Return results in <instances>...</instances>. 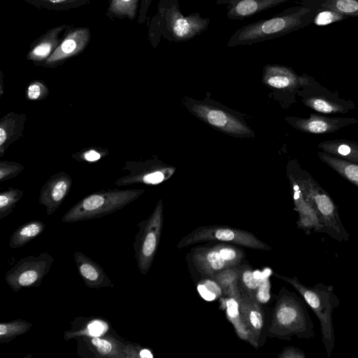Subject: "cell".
Here are the masks:
<instances>
[{
    "label": "cell",
    "instance_id": "6da1fadb",
    "mask_svg": "<svg viewBox=\"0 0 358 358\" xmlns=\"http://www.w3.org/2000/svg\"><path fill=\"white\" fill-rule=\"evenodd\" d=\"M317 9L298 5L287 8L268 19L250 22L230 36L227 46L252 45L305 28L313 22Z\"/></svg>",
    "mask_w": 358,
    "mask_h": 358
},
{
    "label": "cell",
    "instance_id": "7a4b0ae2",
    "mask_svg": "<svg viewBox=\"0 0 358 358\" xmlns=\"http://www.w3.org/2000/svg\"><path fill=\"white\" fill-rule=\"evenodd\" d=\"M210 20L198 12L184 15L178 0L157 6V11L148 25V40L153 48L158 46L161 37L169 42L180 43L193 39L208 27Z\"/></svg>",
    "mask_w": 358,
    "mask_h": 358
},
{
    "label": "cell",
    "instance_id": "3957f363",
    "mask_svg": "<svg viewBox=\"0 0 358 358\" xmlns=\"http://www.w3.org/2000/svg\"><path fill=\"white\" fill-rule=\"evenodd\" d=\"M266 335L286 341L294 336L306 339L315 336L314 324L302 297L285 287L279 290Z\"/></svg>",
    "mask_w": 358,
    "mask_h": 358
},
{
    "label": "cell",
    "instance_id": "277c9868",
    "mask_svg": "<svg viewBox=\"0 0 358 358\" xmlns=\"http://www.w3.org/2000/svg\"><path fill=\"white\" fill-rule=\"evenodd\" d=\"M273 275L291 285L313 310L320 321L322 343L329 358L335 346L332 313L340 303L334 293V287L321 282L308 287L302 284L296 275L289 278L278 273Z\"/></svg>",
    "mask_w": 358,
    "mask_h": 358
},
{
    "label": "cell",
    "instance_id": "5b68a950",
    "mask_svg": "<svg viewBox=\"0 0 358 358\" xmlns=\"http://www.w3.org/2000/svg\"><path fill=\"white\" fill-rule=\"evenodd\" d=\"M144 189H103L93 192L75 203L62 217V222L72 223L96 219L122 209L137 199Z\"/></svg>",
    "mask_w": 358,
    "mask_h": 358
},
{
    "label": "cell",
    "instance_id": "8992f818",
    "mask_svg": "<svg viewBox=\"0 0 358 358\" xmlns=\"http://www.w3.org/2000/svg\"><path fill=\"white\" fill-rule=\"evenodd\" d=\"M301 183L306 200L318 214L324 233L339 242L348 241L349 234L344 227L338 208L329 194L305 170H301Z\"/></svg>",
    "mask_w": 358,
    "mask_h": 358
},
{
    "label": "cell",
    "instance_id": "52a82bcc",
    "mask_svg": "<svg viewBox=\"0 0 358 358\" xmlns=\"http://www.w3.org/2000/svg\"><path fill=\"white\" fill-rule=\"evenodd\" d=\"M163 204L159 201L152 214L137 224L133 248L137 267L142 275L149 271L160 242L163 227Z\"/></svg>",
    "mask_w": 358,
    "mask_h": 358
},
{
    "label": "cell",
    "instance_id": "ba28073f",
    "mask_svg": "<svg viewBox=\"0 0 358 358\" xmlns=\"http://www.w3.org/2000/svg\"><path fill=\"white\" fill-rule=\"evenodd\" d=\"M301 85L298 91L302 103L308 108L322 114H345L356 108L350 99L341 96L336 92L329 90L313 77L303 73Z\"/></svg>",
    "mask_w": 358,
    "mask_h": 358
},
{
    "label": "cell",
    "instance_id": "9c48e42d",
    "mask_svg": "<svg viewBox=\"0 0 358 358\" xmlns=\"http://www.w3.org/2000/svg\"><path fill=\"white\" fill-rule=\"evenodd\" d=\"M205 241L225 242L259 250H271L268 245L249 231L222 226L199 227L184 236L176 246L180 249Z\"/></svg>",
    "mask_w": 358,
    "mask_h": 358
},
{
    "label": "cell",
    "instance_id": "30bf717a",
    "mask_svg": "<svg viewBox=\"0 0 358 358\" xmlns=\"http://www.w3.org/2000/svg\"><path fill=\"white\" fill-rule=\"evenodd\" d=\"M53 262V257L46 252L22 258L6 272L5 281L14 292L22 288L38 287Z\"/></svg>",
    "mask_w": 358,
    "mask_h": 358
},
{
    "label": "cell",
    "instance_id": "8fae6325",
    "mask_svg": "<svg viewBox=\"0 0 358 358\" xmlns=\"http://www.w3.org/2000/svg\"><path fill=\"white\" fill-rule=\"evenodd\" d=\"M77 355L83 358H124V346L127 341L115 334L99 336H81L76 338Z\"/></svg>",
    "mask_w": 358,
    "mask_h": 358
},
{
    "label": "cell",
    "instance_id": "7c38bea8",
    "mask_svg": "<svg viewBox=\"0 0 358 358\" xmlns=\"http://www.w3.org/2000/svg\"><path fill=\"white\" fill-rule=\"evenodd\" d=\"M92 32L89 27L73 25L53 52L41 64L45 68L55 69L67 60L82 53L90 44Z\"/></svg>",
    "mask_w": 358,
    "mask_h": 358
},
{
    "label": "cell",
    "instance_id": "4fadbf2b",
    "mask_svg": "<svg viewBox=\"0 0 358 358\" xmlns=\"http://www.w3.org/2000/svg\"><path fill=\"white\" fill-rule=\"evenodd\" d=\"M287 121L296 129L312 134H326L358 124L355 117H330L319 113H310L308 118L289 117Z\"/></svg>",
    "mask_w": 358,
    "mask_h": 358
},
{
    "label": "cell",
    "instance_id": "5bb4252c",
    "mask_svg": "<svg viewBox=\"0 0 358 358\" xmlns=\"http://www.w3.org/2000/svg\"><path fill=\"white\" fill-rule=\"evenodd\" d=\"M301 170L299 168L297 175L291 173L289 176L292 184L295 209L299 213L297 227L304 231L307 235L310 234L311 230L324 233V228L318 214L306 200L302 190L300 178Z\"/></svg>",
    "mask_w": 358,
    "mask_h": 358
},
{
    "label": "cell",
    "instance_id": "9a60e30c",
    "mask_svg": "<svg viewBox=\"0 0 358 358\" xmlns=\"http://www.w3.org/2000/svg\"><path fill=\"white\" fill-rule=\"evenodd\" d=\"M73 185L72 178L64 171L52 176L42 186L38 202L45 208L48 215H52L62 205Z\"/></svg>",
    "mask_w": 358,
    "mask_h": 358
},
{
    "label": "cell",
    "instance_id": "2e32d148",
    "mask_svg": "<svg viewBox=\"0 0 358 358\" xmlns=\"http://www.w3.org/2000/svg\"><path fill=\"white\" fill-rule=\"evenodd\" d=\"M73 25L62 24L48 29L30 44L26 59L35 66H41L59 45Z\"/></svg>",
    "mask_w": 358,
    "mask_h": 358
},
{
    "label": "cell",
    "instance_id": "e0dca14e",
    "mask_svg": "<svg viewBox=\"0 0 358 358\" xmlns=\"http://www.w3.org/2000/svg\"><path fill=\"white\" fill-rule=\"evenodd\" d=\"M237 301L242 319L250 334L252 345L257 348L259 345L262 332L265 326L264 311L257 299L241 288L240 296Z\"/></svg>",
    "mask_w": 358,
    "mask_h": 358
},
{
    "label": "cell",
    "instance_id": "ac0fdd59",
    "mask_svg": "<svg viewBox=\"0 0 358 358\" xmlns=\"http://www.w3.org/2000/svg\"><path fill=\"white\" fill-rule=\"evenodd\" d=\"M290 1L294 0H215V2L224 6L228 19L243 20Z\"/></svg>",
    "mask_w": 358,
    "mask_h": 358
},
{
    "label": "cell",
    "instance_id": "d6986e66",
    "mask_svg": "<svg viewBox=\"0 0 358 358\" xmlns=\"http://www.w3.org/2000/svg\"><path fill=\"white\" fill-rule=\"evenodd\" d=\"M74 261L79 275L85 286L92 289L113 287V283L103 268L82 252L73 253Z\"/></svg>",
    "mask_w": 358,
    "mask_h": 358
},
{
    "label": "cell",
    "instance_id": "ffe728a7",
    "mask_svg": "<svg viewBox=\"0 0 358 358\" xmlns=\"http://www.w3.org/2000/svg\"><path fill=\"white\" fill-rule=\"evenodd\" d=\"M264 82L270 87L298 93L301 85V76L292 69L279 64H269L264 68Z\"/></svg>",
    "mask_w": 358,
    "mask_h": 358
},
{
    "label": "cell",
    "instance_id": "44dd1931",
    "mask_svg": "<svg viewBox=\"0 0 358 358\" xmlns=\"http://www.w3.org/2000/svg\"><path fill=\"white\" fill-rule=\"evenodd\" d=\"M192 264L202 278H210L231 266L213 247H196L192 250Z\"/></svg>",
    "mask_w": 358,
    "mask_h": 358
},
{
    "label": "cell",
    "instance_id": "7402d4cb",
    "mask_svg": "<svg viewBox=\"0 0 358 358\" xmlns=\"http://www.w3.org/2000/svg\"><path fill=\"white\" fill-rule=\"evenodd\" d=\"M192 110L196 115L210 124L227 132L237 134L250 132L241 122L221 110L201 104L194 105Z\"/></svg>",
    "mask_w": 358,
    "mask_h": 358
},
{
    "label": "cell",
    "instance_id": "603a6c76",
    "mask_svg": "<svg viewBox=\"0 0 358 358\" xmlns=\"http://www.w3.org/2000/svg\"><path fill=\"white\" fill-rule=\"evenodd\" d=\"M114 331L110 323L103 317L97 316L79 317L71 323V329L64 333L66 341L81 336H99Z\"/></svg>",
    "mask_w": 358,
    "mask_h": 358
},
{
    "label": "cell",
    "instance_id": "cb8c5ba5",
    "mask_svg": "<svg viewBox=\"0 0 358 358\" xmlns=\"http://www.w3.org/2000/svg\"><path fill=\"white\" fill-rule=\"evenodd\" d=\"M27 115L10 112L0 119V157L22 136Z\"/></svg>",
    "mask_w": 358,
    "mask_h": 358
},
{
    "label": "cell",
    "instance_id": "d4e9b609",
    "mask_svg": "<svg viewBox=\"0 0 358 358\" xmlns=\"http://www.w3.org/2000/svg\"><path fill=\"white\" fill-rule=\"evenodd\" d=\"M322 151L358 164V142L348 139L328 140L320 143Z\"/></svg>",
    "mask_w": 358,
    "mask_h": 358
},
{
    "label": "cell",
    "instance_id": "484cf974",
    "mask_svg": "<svg viewBox=\"0 0 358 358\" xmlns=\"http://www.w3.org/2000/svg\"><path fill=\"white\" fill-rule=\"evenodd\" d=\"M320 159L341 177L358 187V164L320 151Z\"/></svg>",
    "mask_w": 358,
    "mask_h": 358
},
{
    "label": "cell",
    "instance_id": "4316f807",
    "mask_svg": "<svg viewBox=\"0 0 358 358\" xmlns=\"http://www.w3.org/2000/svg\"><path fill=\"white\" fill-rule=\"evenodd\" d=\"M299 5L331 10L348 17H358V0H299Z\"/></svg>",
    "mask_w": 358,
    "mask_h": 358
},
{
    "label": "cell",
    "instance_id": "83f0119b",
    "mask_svg": "<svg viewBox=\"0 0 358 358\" xmlns=\"http://www.w3.org/2000/svg\"><path fill=\"white\" fill-rule=\"evenodd\" d=\"M242 265L224 268L215 275L210 277L215 280L222 289V296L233 298L236 301L240 296L238 285Z\"/></svg>",
    "mask_w": 358,
    "mask_h": 358
},
{
    "label": "cell",
    "instance_id": "f1b7e54d",
    "mask_svg": "<svg viewBox=\"0 0 358 358\" xmlns=\"http://www.w3.org/2000/svg\"><path fill=\"white\" fill-rule=\"evenodd\" d=\"M46 228V224L41 220H32L20 226L11 235L9 247L17 249L24 246L39 236Z\"/></svg>",
    "mask_w": 358,
    "mask_h": 358
},
{
    "label": "cell",
    "instance_id": "f546056e",
    "mask_svg": "<svg viewBox=\"0 0 358 358\" xmlns=\"http://www.w3.org/2000/svg\"><path fill=\"white\" fill-rule=\"evenodd\" d=\"M140 3L141 0H108L106 15L113 20L133 21L138 17Z\"/></svg>",
    "mask_w": 358,
    "mask_h": 358
},
{
    "label": "cell",
    "instance_id": "4dcf8cb0",
    "mask_svg": "<svg viewBox=\"0 0 358 358\" xmlns=\"http://www.w3.org/2000/svg\"><path fill=\"white\" fill-rule=\"evenodd\" d=\"M222 303V307L226 308L227 317L233 324L238 337L252 345V338L241 315L238 301L233 298L224 297Z\"/></svg>",
    "mask_w": 358,
    "mask_h": 358
},
{
    "label": "cell",
    "instance_id": "1f68e13d",
    "mask_svg": "<svg viewBox=\"0 0 358 358\" xmlns=\"http://www.w3.org/2000/svg\"><path fill=\"white\" fill-rule=\"evenodd\" d=\"M35 8L54 11H67L90 3L91 0H21Z\"/></svg>",
    "mask_w": 358,
    "mask_h": 358
},
{
    "label": "cell",
    "instance_id": "d6a6232c",
    "mask_svg": "<svg viewBox=\"0 0 358 358\" xmlns=\"http://www.w3.org/2000/svg\"><path fill=\"white\" fill-rule=\"evenodd\" d=\"M33 324L25 320L17 318L0 323V343H8L17 336L26 334Z\"/></svg>",
    "mask_w": 358,
    "mask_h": 358
},
{
    "label": "cell",
    "instance_id": "836d02e7",
    "mask_svg": "<svg viewBox=\"0 0 358 358\" xmlns=\"http://www.w3.org/2000/svg\"><path fill=\"white\" fill-rule=\"evenodd\" d=\"M262 276V271H253L249 266L242 265L238 281L239 287L256 299L257 290Z\"/></svg>",
    "mask_w": 358,
    "mask_h": 358
},
{
    "label": "cell",
    "instance_id": "e575fe53",
    "mask_svg": "<svg viewBox=\"0 0 358 358\" xmlns=\"http://www.w3.org/2000/svg\"><path fill=\"white\" fill-rule=\"evenodd\" d=\"M24 191L10 187L0 193V220L10 215L17 203L22 199Z\"/></svg>",
    "mask_w": 358,
    "mask_h": 358
},
{
    "label": "cell",
    "instance_id": "d590c367",
    "mask_svg": "<svg viewBox=\"0 0 358 358\" xmlns=\"http://www.w3.org/2000/svg\"><path fill=\"white\" fill-rule=\"evenodd\" d=\"M201 296L208 301H213L222 296V289L213 278H202L197 285Z\"/></svg>",
    "mask_w": 358,
    "mask_h": 358
},
{
    "label": "cell",
    "instance_id": "8d00e7d4",
    "mask_svg": "<svg viewBox=\"0 0 358 358\" xmlns=\"http://www.w3.org/2000/svg\"><path fill=\"white\" fill-rule=\"evenodd\" d=\"M221 255V257L231 266L241 265L244 259L243 251L230 244L220 243L213 246Z\"/></svg>",
    "mask_w": 358,
    "mask_h": 358
},
{
    "label": "cell",
    "instance_id": "74e56055",
    "mask_svg": "<svg viewBox=\"0 0 358 358\" xmlns=\"http://www.w3.org/2000/svg\"><path fill=\"white\" fill-rule=\"evenodd\" d=\"M348 17L338 12L328 9H317L313 24L317 26H325L341 22Z\"/></svg>",
    "mask_w": 358,
    "mask_h": 358
},
{
    "label": "cell",
    "instance_id": "f35d334b",
    "mask_svg": "<svg viewBox=\"0 0 358 358\" xmlns=\"http://www.w3.org/2000/svg\"><path fill=\"white\" fill-rule=\"evenodd\" d=\"M262 273L263 276L257 290L256 299L259 303H266L271 298V282L269 278L273 275V271L269 268H265Z\"/></svg>",
    "mask_w": 358,
    "mask_h": 358
},
{
    "label": "cell",
    "instance_id": "ab89813d",
    "mask_svg": "<svg viewBox=\"0 0 358 358\" xmlns=\"http://www.w3.org/2000/svg\"><path fill=\"white\" fill-rule=\"evenodd\" d=\"M107 155L108 150L104 148L91 147L78 152L73 158L80 162H95Z\"/></svg>",
    "mask_w": 358,
    "mask_h": 358
},
{
    "label": "cell",
    "instance_id": "60d3db41",
    "mask_svg": "<svg viewBox=\"0 0 358 358\" xmlns=\"http://www.w3.org/2000/svg\"><path fill=\"white\" fill-rule=\"evenodd\" d=\"M24 170L21 164L13 161H0V181L10 180L18 176Z\"/></svg>",
    "mask_w": 358,
    "mask_h": 358
},
{
    "label": "cell",
    "instance_id": "b9f144b4",
    "mask_svg": "<svg viewBox=\"0 0 358 358\" xmlns=\"http://www.w3.org/2000/svg\"><path fill=\"white\" fill-rule=\"evenodd\" d=\"M49 94V90L46 85L40 80H34L27 85L26 89V97L32 101L43 100L46 99Z\"/></svg>",
    "mask_w": 358,
    "mask_h": 358
},
{
    "label": "cell",
    "instance_id": "7bdbcfd3",
    "mask_svg": "<svg viewBox=\"0 0 358 358\" xmlns=\"http://www.w3.org/2000/svg\"><path fill=\"white\" fill-rule=\"evenodd\" d=\"M124 358H152V352L141 345L127 341L124 346Z\"/></svg>",
    "mask_w": 358,
    "mask_h": 358
},
{
    "label": "cell",
    "instance_id": "ee69618b",
    "mask_svg": "<svg viewBox=\"0 0 358 358\" xmlns=\"http://www.w3.org/2000/svg\"><path fill=\"white\" fill-rule=\"evenodd\" d=\"M278 358H306L305 352L294 346H287L283 348L278 355Z\"/></svg>",
    "mask_w": 358,
    "mask_h": 358
},
{
    "label": "cell",
    "instance_id": "f6af8a7d",
    "mask_svg": "<svg viewBox=\"0 0 358 358\" xmlns=\"http://www.w3.org/2000/svg\"><path fill=\"white\" fill-rule=\"evenodd\" d=\"M153 0H141L138 15V22L143 24L147 19V14Z\"/></svg>",
    "mask_w": 358,
    "mask_h": 358
},
{
    "label": "cell",
    "instance_id": "bcb514c9",
    "mask_svg": "<svg viewBox=\"0 0 358 358\" xmlns=\"http://www.w3.org/2000/svg\"><path fill=\"white\" fill-rule=\"evenodd\" d=\"M0 74H1V87H0V92H1V96H2L3 93V73L1 71H0Z\"/></svg>",
    "mask_w": 358,
    "mask_h": 358
},
{
    "label": "cell",
    "instance_id": "7dc6e473",
    "mask_svg": "<svg viewBox=\"0 0 358 358\" xmlns=\"http://www.w3.org/2000/svg\"><path fill=\"white\" fill-rule=\"evenodd\" d=\"M171 1H173V0H159V3H158V6H163Z\"/></svg>",
    "mask_w": 358,
    "mask_h": 358
}]
</instances>
